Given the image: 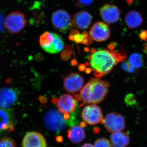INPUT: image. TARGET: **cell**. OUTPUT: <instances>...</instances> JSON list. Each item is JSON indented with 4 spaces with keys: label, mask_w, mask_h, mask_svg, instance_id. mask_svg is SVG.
<instances>
[{
    "label": "cell",
    "mask_w": 147,
    "mask_h": 147,
    "mask_svg": "<svg viewBox=\"0 0 147 147\" xmlns=\"http://www.w3.org/2000/svg\"><path fill=\"white\" fill-rule=\"evenodd\" d=\"M117 42L109 44L108 49H99L90 56V65L94 71L95 76L101 77L108 74L117 63L126 58V53L122 49H117Z\"/></svg>",
    "instance_id": "1"
},
{
    "label": "cell",
    "mask_w": 147,
    "mask_h": 147,
    "mask_svg": "<svg viewBox=\"0 0 147 147\" xmlns=\"http://www.w3.org/2000/svg\"><path fill=\"white\" fill-rule=\"evenodd\" d=\"M109 86L108 82L97 77L92 78L82 88L78 98L84 104H97L104 100Z\"/></svg>",
    "instance_id": "2"
},
{
    "label": "cell",
    "mask_w": 147,
    "mask_h": 147,
    "mask_svg": "<svg viewBox=\"0 0 147 147\" xmlns=\"http://www.w3.org/2000/svg\"><path fill=\"white\" fill-rule=\"evenodd\" d=\"M75 113L71 115H64L59 110L51 109L47 112L43 118L45 126L50 131L59 134L67 125L73 126L75 121Z\"/></svg>",
    "instance_id": "3"
},
{
    "label": "cell",
    "mask_w": 147,
    "mask_h": 147,
    "mask_svg": "<svg viewBox=\"0 0 147 147\" xmlns=\"http://www.w3.org/2000/svg\"><path fill=\"white\" fill-rule=\"evenodd\" d=\"M39 43L42 49L50 54L59 53L64 47L61 35L48 31L44 32L39 36Z\"/></svg>",
    "instance_id": "4"
},
{
    "label": "cell",
    "mask_w": 147,
    "mask_h": 147,
    "mask_svg": "<svg viewBox=\"0 0 147 147\" xmlns=\"http://www.w3.org/2000/svg\"><path fill=\"white\" fill-rule=\"evenodd\" d=\"M28 21L24 13L19 11L11 12L5 18L4 28L9 32L18 33L26 26Z\"/></svg>",
    "instance_id": "5"
},
{
    "label": "cell",
    "mask_w": 147,
    "mask_h": 147,
    "mask_svg": "<svg viewBox=\"0 0 147 147\" xmlns=\"http://www.w3.org/2000/svg\"><path fill=\"white\" fill-rule=\"evenodd\" d=\"M52 23L56 30L63 33L70 31L73 25L71 16L66 11L63 9H59L53 13Z\"/></svg>",
    "instance_id": "6"
},
{
    "label": "cell",
    "mask_w": 147,
    "mask_h": 147,
    "mask_svg": "<svg viewBox=\"0 0 147 147\" xmlns=\"http://www.w3.org/2000/svg\"><path fill=\"white\" fill-rule=\"evenodd\" d=\"M101 123L104 124L107 130L112 133L122 131L125 126V120L123 116L115 112L107 114L102 119Z\"/></svg>",
    "instance_id": "7"
},
{
    "label": "cell",
    "mask_w": 147,
    "mask_h": 147,
    "mask_svg": "<svg viewBox=\"0 0 147 147\" xmlns=\"http://www.w3.org/2000/svg\"><path fill=\"white\" fill-rule=\"evenodd\" d=\"M63 86L67 92L75 94L81 90L84 86V79L79 73L72 72L63 76Z\"/></svg>",
    "instance_id": "8"
},
{
    "label": "cell",
    "mask_w": 147,
    "mask_h": 147,
    "mask_svg": "<svg viewBox=\"0 0 147 147\" xmlns=\"http://www.w3.org/2000/svg\"><path fill=\"white\" fill-rule=\"evenodd\" d=\"M82 116L85 122L91 125L101 122L103 119L102 110L95 104L86 106L82 111Z\"/></svg>",
    "instance_id": "9"
},
{
    "label": "cell",
    "mask_w": 147,
    "mask_h": 147,
    "mask_svg": "<svg viewBox=\"0 0 147 147\" xmlns=\"http://www.w3.org/2000/svg\"><path fill=\"white\" fill-rule=\"evenodd\" d=\"M77 105L76 99L67 94L61 96L57 102L58 110L64 115H71L75 113Z\"/></svg>",
    "instance_id": "10"
},
{
    "label": "cell",
    "mask_w": 147,
    "mask_h": 147,
    "mask_svg": "<svg viewBox=\"0 0 147 147\" xmlns=\"http://www.w3.org/2000/svg\"><path fill=\"white\" fill-rule=\"evenodd\" d=\"M110 29L108 25L101 21L95 23L90 31L92 39L96 42L105 41L110 37Z\"/></svg>",
    "instance_id": "11"
},
{
    "label": "cell",
    "mask_w": 147,
    "mask_h": 147,
    "mask_svg": "<svg viewBox=\"0 0 147 147\" xmlns=\"http://www.w3.org/2000/svg\"><path fill=\"white\" fill-rule=\"evenodd\" d=\"M18 99V92L12 88L0 89V108L7 109L16 104Z\"/></svg>",
    "instance_id": "12"
},
{
    "label": "cell",
    "mask_w": 147,
    "mask_h": 147,
    "mask_svg": "<svg viewBox=\"0 0 147 147\" xmlns=\"http://www.w3.org/2000/svg\"><path fill=\"white\" fill-rule=\"evenodd\" d=\"M14 121L10 110L0 108V136L14 130Z\"/></svg>",
    "instance_id": "13"
},
{
    "label": "cell",
    "mask_w": 147,
    "mask_h": 147,
    "mask_svg": "<svg viewBox=\"0 0 147 147\" xmlns=\"http://www.w3.org/2000/svg\"><path fill=\"white\" fill-rule=\"evenodd\" d=\"M100 13L103 21L110 24L118 21L120 17L121 11L117 6L106 4L100 8Z\"/></svg>",
    "instance_id": "14"
},
{
    "label": "cell",
    "mask_w": 147,
    "mask_h": 147,
    "mask_svg": "<svg viewBox=\"0 0 147 147\" xmlns=\"http://www.w3.org/2000/svg\"><path fill=\"white\" fill-rule=\"evenodd\" d=\"M23 147H47L45 137L37 131L28 132L24 136L22 142Z\"/></svg>",
    "instance_id": "15"
},
{
    "label": "cell",
    "mask_w": 147,
    "mask_h": 147,
    "mask_svg": "<svg viewBox=\"0 0 147 147\" xmlns=\"http://www.w3.org/2000/svg\"><path fill=\"white\" fill-rule=\"evenodd\" d=\"M92 21V17L88 12L81 11L74 14L72 18V24L76 28L85 30L88 28Z\"/></svg>",
    "instance_id": "16"
},
{
    "label": "cell",
    "mask_w": 147,
    "mask_h": 147,
    "mask_svg": "<svg viewBox=\"0 0 147 147\" xmlns=\"http://www.w3.org/2000/svg\"><path fill=\"white\" fill-rule=\"evenodd\" d=\"M130 140L129 134L125 131H117L112 133L110 136V143L112 147H127Z\"/></svg>",
    "instance_id": "17"
},
{
    "label": "cell",
    "mask_w": 147,
    "mask_h": 147,
    "mask_svg": "<svg viewBox=\"0 0 147 147\" xmlns=\"http://www.w3.org/2000/svg\"><path fill=\"white\" fill-rule=\"evenodd\" d=\"M67 137L73 144H78L84 141L85 138V131L81 125H74L69 129Z\"/></svg>",
    "instance_id": "18"
},
{
    "label": "cell",
    "mask_w": 147,
    "mask_h": 147,
    "mask_svg": "<svg viewBox=\"0 0 147 147\" xmlns=\"http://www.w3.org/2000/svg\"><path fill=\"white\" fill-rule=\"evenodd\" d=\"M143 16L137 11L132 10L127 13L125 18V24L129 28L134 29L140 26L143 23Z\"/></svg>",
    "instance_id": "19"
},
{
    "label": "cell",
    "mask_w": 147,
    "mask_h": 147,
    "mask_svg": "<svg viewBox=\"0 0 147 147\" xmlns=\"http://www.w3.org/2000/svg\"><path fill=\"white\" fill-rule=\"evenodd\" d=\"M128 62L134 68L137 69L142 67L144 63V60L142 55L135 53L130 55Z\"/></svg>",
    "instance_id": "20"
},
{
    "label": "cell",
    "mask_w": 147,
    "mask_h": 147,
    "mask_svg": "<svg viewBox=\"0 0 147 147\" xmlns=\"http://www.w3.org/2000/svg\"><path fill=\"white\" fill-rule=\"evenodd\" d=\"M70 40L76 43H82L85 38V33L84 32L81 33L76 30H74L71 31L69 36Z\"/></svg>",
    "instance_id": "21"
},
{
    "label": "cell",
    "mask_w": 147,
    "mask_h": 147,
    "mask_svg": "<svg viewBox=\"0 0 147 147\" xmlns=\"http://www.w3.org/2000/svg\"><path fill=\"white\" fill-rule=\"evenodd\" d=\"M0 147H16V143L13 139L7 137L0 139Z\"/></svg>",
    "instance_id": "22"
},
{
    "label": "cell",
    "mask_w": 147,
    "mask_h": 147,
    "mask_svg": "<svg viewBox=\"0 0 147 147\" xmlns=\"http://www.w3.org/2000/svg\"><path fill=\"white\" fill-rule=\"evenodd\" d=\"M94 147H112L111 143L105 138L98 139L94 143Z\"/></svg>",
    "instance_id": "23"
},
{
    "label": "cell",
    "mask_w": 147,
    "mask_h": 147,
    "mask_svg": "<svg viewBox=\"0 0 147 147\" xmlns=\"http://www.w3.org/2000/svg\"><path fill=\"white\" fill-rule=\"evenodd\" d=\"M125 102L127 105H134L136 102L135 96L132 94H129L125 98Z\"/></svg>",
    "instance_id": "24"
},
{
    "label": "cell",
    "mask_w": 147,
    "mask_h": 147,
    "mask_svg": "<svg viewBox=\"0 0 147 147\" xmlns=\"http://www.w3.org/2000/svg\"><path fill=\"white\" fill-rule=\"evenodd\" d=\"M122 67L127 72L131 73L135 71V68L130 64L129 62L124 63L122 65Z\"/></svg>",
    "instance_id": "25"
},
{
    "label": "cell",
    "mask_w": 147,
    "mask_h": 147,
    "mask_svg": "<svg viewBox=\"0 0 147 147\" xmlns=\"http://www.w3.org/2000/svg\"><path fill=\"white\" fill-rule=\"evenodd\" d=\"M80 4L84 6H89L92 3L94 0H78Z\"/></svg>",
    "instance_id": "26"
},
{
    "label": "cell",
    "mask_w": 147,
    "mask_h": 147,
    "mask_svg": "<svg viewBox=\"0 0 147 147\" xmlns=\"http://www.w3.org/2000/svg\"><path fill=\"white\" fill-rule=\"evenodd\" d=\"M139 37L141 39L143 40H147V30H143L140 32L139 34Z\"/></svg>",
    "instance_id": "27"
},
{
    "label": "cell",
    "mask_w": 147,
    "mask_h": 147,
    "mask_svg": "<svg viewBox=\"0 0 147 147\" xmlns=\"http://www.w3.org/2000/svg\"><path fill=\"white\" fill-rule=\"evenodd\" d=\"M5 18L0 13V32H3V30Z\"/></svg>",
    "instance_id": "28"
},
{
    "label": "cell",
    "mask_w": 147,
    "mask_h": 147,
    "mask_svg": "<svg viewBox=\"0 0 147 147\" xmlns=\"http://www.w3.org/2000/svg\"><path fill=\"white\" fill-rule=\"evenodd\" d=\"M81 147H94V146L90 144H85L82 145Z\"/></svg>",
    "instance_id": "29"
},
{
    "label": "cell",
    "mask_w": 147,
    "mask_h": 147,
    "mask_svg": "<svg viewBox=\"0 0 147 147\" xmlns=\"http://www.w3.org/2000/svg\"><path fill=\"white\" fill-rule=\"evenodd\" d=\"M145 50H146V52L147 54V42L146 44V46H145Z\"/></svg>",
    "instance_id": "30"
}]
</instances>
